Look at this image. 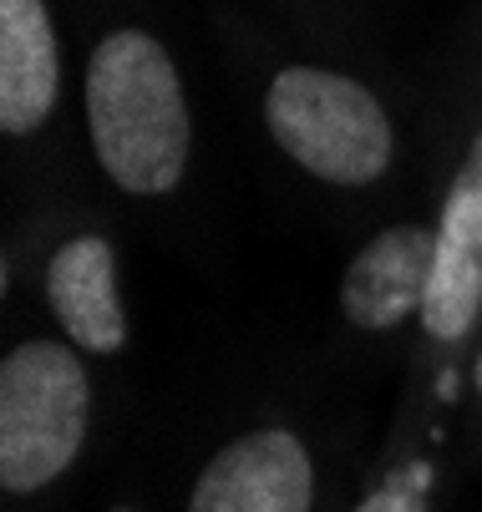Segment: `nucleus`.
Wrapping results in <instances>:
<instances>
[{"label":"nucleus","instance_id":"1","mask_svg":"<svg viewBox=\"0 0 482 512\" xmlns=\"http://www.w3.org/2000/svg\"><path fill=\"white\" fill-rule=\"evenodd\" d=\"M87 122L107 178L127 193H168L188 163V107L173 56L148 31H112L87 66Z\"/></svg>","mask_w":482,"mask_h":512},{"label":"nucleus","instance_id":"2","mask_svg":"<svg viewBox=\"0 0 482 512\" xmlns=\"http://www.w3.org/2000/svg\"><path fill=\"white\" fill-rule=\"evenodd\" d=\"M87 371L72 345L26 340L0 365V482L36 492L66 472L87 436Z\"/></svg>","mask_w":482,"mask_h":512},{"label":"nucleus","instance_id":"3","mask_svg":"<svg viewBox=\"0 0 482 512\" xmlns=\"http://www.w3.org/2000/svg\"><path fill=\"white\" fill-rule=\"evenodd\" d=\"M264 122L274 142L315 178L330 183H371L391 163V122L381 102L320 66H290L274 77L264 97Z\"/></svg>","mask_w":482,"mask_h":512},{"label":"nucleus","instance_id":"4","mask_svg":"<svg viewBox=\"0 0 482 512\" xmlns=\"http://www.w3.org/2000/svg\"><path fill=\"white\" fill-rule=\"evenodd\" d=\"M482 310V132L452 178V193L437 218V269L422 305L432 340H462Z\"/></svg>","mask_w":482,"mask_h":512},{"label":"nucleus","instance_id":"5","mask_svg":"<svg viewBox=\"0 0 482 512\" xmlns=\"http://www.w3.org/2000/svg\"><path fill=\"white\" fill-rule=\"evenodd\" d=\"M315 472L290 431H254L224 447L198 477L188 512H310Z\"/></svg>","mask_w":482,"mask_h":512},{"label":"nucleus","instance_id":"6","mask_svg":"<svg viewBox=\"0 0 482 512\" xmlns=\"http://www.w3.org/2000/svg\"><path fill=\"white\" fill-rule=\"evenodd\" d=\"M437 269V234L401 224L376 234L340 279V310L361 330H396L406 315H422Z\"/></svg>","mask_w":482,"mask_h":512},{"label":"nucleus","instance_id":"7","mask_svg":"<svg viewBox=\"0 0 482 512\" xmlns=\"http://www.w3.org/2000/svg\"><path fill=\"white\" fill-rule=\"evenodd\" d=\"M46 295H51L61 330L82 350H102V355L122 350L127 320L117 300V254L107 239L82 234L72 244H61L46 269Z\"/></svg>","mask_w":482,"mask_h":512},{"label":"nucleus","instance_id":"8","mask_svg":"<svg viewBox=\"0 0 482 512\" xmlns=\"http://www.w3.org/2000/svg\"><path fill=\"white\" fill-rule=\"evenodd\" d=\"M56 36L41 0H0V127L31 132L56 107Z\"/></svg>","mask_w":482,"mask_h":512},{"label":"nucleus","instance_id":"9","mask_svg":"<svg viewBox=\"0 0 482 512\" xmlns=\"http://www.w3.org/2000/svg\"><path fill=\"white\" fill-rule=\"evenodd\" d=\"M427 467H411V472H401V477H391L381 492H371L356 512H427V502H422V492H427Z\"/></svg>","mask_w":482,"mask_h":512},{"label":"nucleus","instance_id":"10","mask_svg":"<svg viewBox=\"0 0 482 512\" xmlns=\"http://www.w3.org/2000/svg\"><path fill=\"white\" fill-rule=\"evenodd\" d=\"M472 381H477V391H482V355H477V371H472Z\"/></svg>","mask_w":482,"mask_h":512},{"label":"nucleus","instance_id":"11","mask_svg":"<svg viewBox=\"0 0 482 512\" xmlns=\"http://www.w3.org/2000/svg\"><path fill=\"white\" fill-rule=\"evenodd\" d=\"M117 512H132V507H117Z\"/></svg>","mask_w":482,"mask_h":512}]
</instances>
